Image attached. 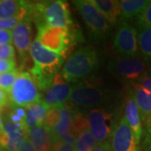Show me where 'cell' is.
<instances>
[{"label": "cell", "instance_id": "cell-1", "mask_svg": "<svg viewBox=\"0 0 151 151\" xmlns=\"http://www.w3.org/2000/svg\"><path fill=\"white\" fill-rule=\"evenodd\" d=\"M99 64L97 50L92 46H85L75 51L66 60L60 76L68 82L85 79L96 70Z\"/></svg>", "mask_w": 151, "mask_h": 151}, {"label": "cell", "instance_id": "cell-2", "mask_svg": "<svg viewBox=\"0 0 151 151\" xmlns=\"http://www.w3.org/2000/svg\"><path fill=\"white\" fill-rule=\"evenodd\" d=\"M109 99V90L99 79H86L71 86L69 100L74 105L92 108L106 103Z\"/></svg>", "mask_w": 151, "mask_h": 151}, {"label": "cell", "instance_id": "cell-3", "mask_svg": "<svg viewBox=\"0 0 151 151\" xmlns=\"http://www.w3.org/2000/svg\"><path fill=\"white\" fill-rule=\"evenodd\" d=\"M37 28L35 40L61 57L65 55L76 38V35L70 32L69 29L50 27L46 24L38 25Z\"/></svg>", "mask_w": 151, "mask_h": 151}, {"label": "cell", "instance_id": "cell-4", "mask_svg": "<svg viewBox=\"0 0 151 151\" xmlns=\"http://www.w3.org/2000/svg\"><path fill=\"white\" fill-rule=\"evenodd\" d=\"M149 62L142 57H114L108 64L110 72L117 78L131 83L137 82L147 73Z\"/></svg>", "mask_w": 151, "mask_h": 151}, {"label": "cell", "instance_id": "cell-5", "mask_svg": "<svg viewBox=\"0 0 151 151\" xmlns=\"http://www.w3.org/2000/svg\"><path fill=\"white\" fill-rule=\"evenodd\" d=\"M8 96L12 107L25 108L31 103L41 100L39 89L31 75L27 71L19 73L16 81Z\"/></svg>", "mask_w": 151, "mask_h": 151}, {"label": "cell", "instance_id": "cell-6", "mask_svg": "<svg viewBox=\"0 0 151 151\" xmlns=\"http://www.w3.org/2000/svg\"><path fill=\"white\" fill-rule=\"evenodd\" d=\"M89 130L97 144L110 142V138L116 126L113 113L103 108L91 110L87 117Z\"/></svg>", "mask_w": 151, "mask_h": 151}, {"label": "cell", "instance_id": "cell-7", "mask_svg": "<svg viewBox=\"0 0 151 151\" xmlns=\"http://www.w3.org/2000/svg\"><path fill=\"white\" fill-rule=\"evenodd\" d=\"M73 22L68 4L64 1L42 2L40 22L38 25L46 24L50 27L69 29Z\"/></svg>", "mask_w": 151, "mask_h": 151}, {"label": "cell", "instance_id": "cell-8", "mask_svg": "<svg viewBox=\"0 0 151 151\" xmlns=\"http://www.w3.org/2000/svg\"><path fill=\"white\" fill-rule=\"evenodd\" d=\"M89 30L97 38H103L110 32L111 25L90 0L73 1Z\"/></svg>", "mask_w": 151, "mask_h": 151}, {"label": "cell", "instance_id": "cell-9", "mask_svg": "<svg viewBox=\"0 0 151 151\" xmlns=\"http://www.w3.org/2000/svg\"><path fill=\"white\" fill-rule=\"evenodd\" d=\"M116 51L123 56L134 57L139 53L137 30L128 22L120 21L113 41Z\"/></svg>", "mask_w": 151, "mask_h": 151}, {"label": "cell", "instance_id": "cell-10", "mask_svg": "<svg viewBox=\"0 0 151 151\" xmlns=\"http://www.w3.org/2000/svg\"><path fill=\"white\" fill-rule=\"evenodd\" d=\"M110 145L113 151H139V145L124 117L116 124L110 138Z\"/></svg>", "mask_w": 151, "mask_h": 151}, {"label": "cell", "instance_id": "cell-11", "mask_svg": "<svg viewBox=\"0 0 151 151\" xmlns=\"http://www.w3.org/2000/svg\"><path fill=\"white\" fill-rule=\"evenodd\" d=\"M4 129L0 134L2 151H18L27 138L26 130L14 124L6 117L4 119Z\"/></svg>", "mask_w": 151, "mask_h": 151}, {"label": "cell", "instance_id": "cell-12", "mask_svg": "<svg viewBox=\"0 0 151 151\" xmlns=\"http://www.w3.org/2000/svg\"><path fill=\"white\" fill-rule=\"evenodd\" d=\"M70 91L71 86L64 82L60 74L58 73L55 76L52 85L45 92L44 98L41 100L50 108H60L65 105L69 99Z\"/></svg>", "mask_w": 151, "mask_h": 151}, {"label": "cell", "instance_id": "cell-13", "mask_svg": "<svg viewBox=\"0 0 151 151\" xmlns=\"http://www.w3.org/2000/svg\"><path fill=\"white\" fill-rule=\"evenodd\" d=\"M60 119L55 129L52 132L55 141H61L63 143L74 145L76 139L71 135V125L73 121L74 111L66 103L65 105L60 108Z\"/></svg>", "mask_w": 151, "mask_h": 151}, {"label": "cell", "instance_id": "cell-14", "mask_svg": "<svg viewBox=\"0 0 151 151\" xmlns=\"http://www.w3.org/2000/svg\"><path fill=\"white\" fill-rule=\"evenodd\" d=\"M29 51L35 65L42 67H56L60 69L62 64L63 58L60 55L45 48L37 40L31 43Z\"/></svg>", "mask_w": 151, "mask_h": 151}, {"label": "cell", "instance_id": "cell-15", "mask_svg": "<svg viewBox=\"0 0 151 151\" xmlns=\"http://www.w3.org/2000/svg\"><path fill=\"white\" fill-rule=\"evenodd\" d=\"M131 84L133 89L130 95L138 108L141 121L146 124L151 119V93L136 82Z\"/></svg>", "mask_w": 151, "mask_h": 151}, {"label": "cell", "instance_id": "cell-16", "mask_svg": "<svg viewBox=\"0 0 151 151\" xmlns=\"http://www.w3.org/2000/svg\"><path fill=\"white\" fill-rule=\"evenodd\" d=\"M13 42L21 57H25L31 45V27L29 21L21 20L12 29Z\"/></svg>", "mask_w": 151, "mask_h": 151}, {"label": "cell", "instance_id": "cell-17", "mask_svg": "<svg viewBox=\"0 0 151 151\" xmlns=\"http://www.w3.org/2000/svg\"><path fill=\"white\" fill-rule=\"evenodd\" d=\"M124 119H126L127 124H129V128L132 130L133 134L137 143L139 145L141 138L143 136V127H142V121L138 108L135 104L134 101L132 96L129 95L126 98L125 101V107H124Z\"/></svg>", "mask_w": 151, "mask_h": 151}, {"label": "cell", "instance_id": "cell-18", "mask_svg": "<svg viewBox=\"0 0 151 151\" xmlns=\"http://www.w3.org/2000/svg\"><path fill=\"white\" fill-rule=\"evenodd\" d=\"M29 140L37 151H50L54 143L52 133L43 125L34 127L26 130Z\"/></svg>", "mask_w": 151, "mask_h": 151}, {"label": "cell", "instance_id": "cell-19", "mask_svg": "<svg viewBox=\"0 0 151 151\" xmlns=\"http://www.w3.org/2000/svg\"><path fill=\"white\" fill-rule=\"evenodd\" d=\"M59 68L56 67H42L34 65L30 70V75L39 89V91L46 92L52 85L55 76L58 74Z\"/></svg>", "mask_w": 151, "mask_h": 151}, {"label": "cell", "instance_id": "cell-20", "mask_svg": "<svg viewBox=\"0 0 151 151\" xmlns=\"http://www.w3.org/2000/svg\"><path fill=\"white\" fill-rule=\"evenodd\" d=\"M50 107L44 103L42 100L31 103L25 108L26 115L24 118L25 129H31L34 127L40 126L43 124L44 119Z\"/></svg>", "mask_w": 151, "mask_h": 151}, {"label": "cell", "instance_id": "cell-21", "mask_svg": "<svg viewBox=\"0 0 151 151\" xmlns=\"http://www.w3.org/2000/svg\"><path fill=\"white\" fill-rule=\"evenodd\" d=\"M92 4L97 9L110 25L117 24L120 19L119 1L116 0H90Z\"/></svg>", "mask_w": 151, "mask_h": 151}, {"label": "cell", "instance_id": "cell-22", "mask_svg": "<svg viewBox=\"0 0 151 151\" xmlns=\"http://www.w3.org/2000/svg\"><path fill=\"white\" fill-rule=\"evenodd\" d=\"M150 0H122L119 1L120 21H126L134 17H138Z\"/></svg>", "mask_w": 151, "mask_h": 151}, {"label": "cell", "instance_id": "cell-23", "mask_svg": "<svg viewBox=\"0 0 151 151\" xmlns=\"http://www.w3.org/2000/svg\"><path fill=\"white\" fill-rule=\"evenodd\" d=\"M24 16L25 9L23 1L0 0V19L20 18L24 20Z\"/></svg>", "mask_w": 151, "mask_h": 151}, {"label": "cell", "instance_id": "cell-24", "mask_svg": "<svg viewBox=\"0 0 151 151\" xmlns=\"http://www.w3.org/2000/svg\"><path fill=\"white\" fill-rule=\"evenodd\" d=\"M139 52L147 62L151 61V27L139 26L137 30Z\"/></svg>", "mask_w": 151, "mask_h": 151}, {"label": "cell", "instance_id": "cell-25", "mask_svg": "<svg viewBox=\"0 0 151 151\" xmlns=\"http://www.w3.org/2000/svg\"><path fill=\"white\" fill-rule=\"evenodd\" d=\"M96 145L97 142L92 137L90 130L86 129L77 136L74 147L76 151H92Z\"/></svg>", "mask_w": 151, "mask_h": 151}, {"label": "cell", "instance_id": "cell-26", "mask_svg": "<svg viewBox=\"0 0 151 151\" xmlns=\"http://www.w3.org/2000/svg\"><path fill=\"white\" fill-rule=\"evenodd\" d=\"M60 119V108L57 107L50 108L44 119L42 125L52 133L59 124Z\"/></svg>", "mask_w": 151, "mask_h": 151}, {"label": "cell", "instance_id": "cell-27", "mask_svg": "<svg viewBox=\"0 0 151 151\" xmlns=\"http://www.w3.org/2000/svg\"><path fill=\"white\" fill-rule=\"evenodd\" d=\"M86 129H89L87 119L81 113H74L72 125H71V131H70L71 135L76 139L78 135Z\"/></svg>", "mask_w": 151, "mask_h": 151}, {"label": "cell", "instance_id": "cell-28", "mask_svg": "<svg viewBox=\"0 0 151 151\" xmlns=\"http://www.w3.org/2000/svg\"><path fill=\"white\" fill-rule=\"evenodd\" d=\"M19 72L14 70L10 72H7L0 75V89L5 92L8 95L10 92L12 87L16 81Z\"/></svg>", "mask_w": 151, "mask_h": 151}, {"label": "cell", "instance_id": "cell-29", "mask_svg": "<svg viewBox=\"0 0 151 151\" xmlns=\"http://www.w3.org/2000/svg\"><path fill=\"white\" fill-rule=\"evenodd\" d=\"M138 26H150L151 27V0L146 6L145 10L137 17Z\"/></svg>", "mask_w": 151, "mask_h": 151}, {"label": "cell", "instance_id": "cell-30", "mask_svg": "<svg viewBox=\"0 0 151 151\" xmlns=\"http://www.w3.org/2000/svg\"><path fill=\"white\" fill-rule=\"evenodd\" d=\"M15 51L12 45H0V60H14Z\"/></svg>", "mask_w": 151, "mask_h": 151}, {"label": "cell", "instance_id": "cell-31", "mask_svg": "<svg viewBox=\"0 0 151 151\" xmlns=\"http://www.w3.org/2000/svg\"><path fill=\"white\" fill-rule=\"evenodd\" d=\"M23 20L20 18H14L9 19H0V30H11Z\"/></svg>", "mask_w": 151, "mask_h": 151}, {"label": "cell", "instance_id": "cell-32", "mask_svg": "<svg viewBox=\"0 0 151 151\" xmlns=\"http://www.w3.org/2000/svg\"><path fill=\"white\" fill-rule=\"evenodd\" d=\"M144 134V146L146 151H151V119L145 124Z\"/></svg>", "mask_w": 151, "mask_h": 151}, {"label": "cell", "instance_id": "cell-33", "mask_svg": "<svg viewBox=\"0 0 151 151\" xmlns=\"http://www.w3.org/2000/svg\"><path fill=\"white\" fill-rule=\"evenodd\" d=\"M15 65L16 64L14 60H0V75L15 70Z\"/></svg>", "mask_w": 151, "mask_h": 151}, {"label": "cell", "instance_id": "cell-34", "mask_svg": "<svg viewBox=\"0 0 151 151\" xmlns=\"http://www.w3.org/2000/svg\"><path fill=\"white\" fill-rule=\"evenodd\" d=\"M50 151H76L74 145H68L61 141H55Z\"/></svg>", "mask_w": 151, "mask_h": 151}, {"label": "cell", "instance_id": "cell-35", "mask_svg": "<svg viewBox=\"0 0 151 151\" xmlns=\"http://www.w3.org/2000/svg\"><path fill=\"white\" fill-rule=\"evenodd\" d=\"M12 42V30H0V45H11Z\"/></svg>", "mask_w": 151, "mask_h": 151}, {"label": "cell", "instance_id": "cell-36", "mask_svg": "<svg viewBox=\"0 0 151 151\" xmlns=\"http://www.w3.org/2000/svg\"><path fill=\"white\" fill-rule=\"evenodd\" d=\"M136 83L141 85L143 87H145L147 91H149L151 93V78H150V76L147 75V73L143 76Z\"/></svg>", "mask_w": 151, "mask_h": 151}, {"label": "cell", "instance_id": "cell-37", "mask_svg": "<svg viewBox=\"0 0 151 151\" xmlns=\"http://www.w3.org/2000/svg\"><path fill=\"white\" fill-rule=\"evenodd\" d=\"M92 151H113L110 142H105L102 144H97Z\"/></svg>", "mask_w": 151, "mask_h": 151}, {"label": "cell", "instance_id": "cell-38", "mask_svg": "<svg viewBox=\"0 0 151 151\" xmlns=\"http://www.w3.org/2000/svg\"><path fill=\"white\" fill-rule=\"evenodd\" d=\"M18 151H37L35 147L33 146V145L31 144V142L29 140V139L26 138L24 142L22 144V145L20 146V148L18 150Z\"/></svg>", "mask_w": 151, "mask_h": 151}, {"label": "cell", "instance_id": "cell-39", "mask_svg": "<svg viewBox=\"0 0 151 151\" xmlns=\"http://www.w3.org/2000/svg\"><path fill=\"white\" fill-rule=\"evenodd\" d=\"M9 102V96L5 92L0 89V110L5 107Z\"/></svg>", "mask_w": 151, "mask_h": 151}, {"label": "cell", "instance_id": "cell-40", "mask_svg": "<svg viewBox=\"0 0 151 151\" xmlns=\"http://www.w3.org/2000/svg\"><path fill=\"white\" fill-rule=\"evenodd\" d=\"M13 112L17 114L18 116H19L20 118L24 119L25 115H26V110L24 108L21 107H13Z\"/></svg>", "mask_w": 151, "mask_h": 151}, {"label": "cell", "instance_id": "cell-41", "mask_svg": "<svg viewBox=\"0 0 151 151\" xmlns=\"http://www.w3.org/2000/svg\"><path fill=\"white\" fill-rule=\"evenodd\" d=\"M149 63L150 64L148 65V69H147V75L150 76V78H151V61Z\"/></svg>", "mask_w": 151, "mask_h": 151}, {"label": "cell", "instance_id": "cell-42", "mask_svg": "<svg viewBox=\"0 0 151 151\" xmlns=\"http://www.w3.org/2000/svg\"><path fill=\"white\" fill-rule=\"evenodd\" d=\"M4 129V122H3V119L1 118V115H0V134H2Z\"/></svg>", "mask_w": 151, "mask_h": 151}, {"label": "cell", "instance_id": "cell-43", "mask_svg": "<svg viewBox=\"0 0 151 151\" xmlns=\"http://www.w3.org/2000/svg\"><path fill=\"white\" fill-rule=\"evenodd\" d=\"M0 151H2V148H1V145H0Z\"/></svg>", "mask_w": 151, "mask_h": 151}]
</instances>
